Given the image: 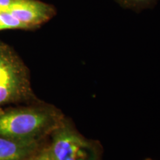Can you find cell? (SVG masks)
Segmentation results:
<instances>
[{"label": "cell", "instance_id": "6", "mask_svg": "<svg viewBox=\"0 0 160 160\" xmlns=\"http://www.w3.org/2000/svg\"><path fill=\"white\" fill-rule=\"evenodd\" d=\"M124 8H128L134 11L137 13L146 8H153L158 0H115Z\"/></svg>", "mask_w": 160, "mask_h": 160}, {"label": "cell", "instance_id": "4", "mask_svg": "<svg viewBox=\"0 0 160 160\" xmlns=\"http://www.w3.org/2000/svg\"><path fill=\"white\" fill-rule=\"evenodd\" d=\"M5 11L17 18L26 29L39 27L51 19L56 13L53 6L39 0H20Z\"/></svg>", "mask_w": 160, "mask_h": 160}, {"label": "cell", "instance_id": "1", "mask_svg": "<svg viewBox=\"0 0 160 160\" xmlns=\"http://www.w3.org/2000/svg\"><path fill=\"white\" fill-rule=\"evenodd\" d=\"M61 112L50 105H35L0 111V137L43 140L62 122Z\"/></svg>", "mask_w": 160, "mask_h": 160}, {"label": "cell", "instance_id": "3", "mask_svg": "<svg viewBox=\"0 0 160 160\" xmlns=\"http://www.w3.org/2000/svg\"><path fill=\"white\" fill-rule=\"evenodd\" d=\"M33 98L25 67L8 48L0 45V105Z\"/></svg>", "mask_w": 160, "mask_h": 160}, {"label": "cell", "instance_id": "5", "mask_svg": "<svg viewBox=\"0 0 160 160\" xmlns=\"http://www.w3.org/2000/svg\"><path fill=\"white\" fill-rule=\"evenodd\" d=\"M45 145L43 140H19L0 137V160H31Z\"/></svg>", "mask_w": 160, "mask_h": 160}, {"label": "cell", "instance_id": "2", "mask_svg": "<svg viewBox=\"0 0 160 160\" xmlns=\"http://www.w3.org/2000/svg\"><path fill=\"white\" fill-rule=\"evenodd\" d=\"M51 136L48 146L56 160H102L100 144L83 137L66 119Z\"/></svg>", "mask_w": 160, "mask_h": 160}, {"label": "cell", "instance_id": "7", "mask_svg": "<svg viewBox=\"0 0 160 160\" xmlns=\"http://www.w3.org/2000/svg\"><path fill=\"white\" fill-rule=\"evenodd\" d=\"M9 29H26V28L9 12L0 11V31Z\"/></svg>", "mask_w": 160, "mask_h": 160}, {"label": "cell", "instance_id": "8", "mask_svg": "<svg viewBox=\"0 0 160 160\" xmlns=\"http://www.w3.org/2000/svg\"><path fill=\"white\" fill-rule=\"evenodd\" d=\"M31 160H56L51 154L48 145H45Z\"/></svg>", "mask_w": 160, "mask_h": 160}, {"label": "cell", "instance_id": "10", "mask_svg": "<svg viewBox=\"0 0 160 160\" xmlns=\"http://www.w3.org/2000/svg\"><path fill=\"white\" fill-rule=\"evenodd\" d=\"M145 160H153V159H146Z\"/></svg>", "mask_w": 160, "mask_h": 160}, {"label": "cell", "instance_id": "9", "mask_svg": "<svg viewBox=\"0 0 160 160\" xmlns=\"http://www.w3.org/2000/svg\"><path fill=\"white\" fill-rule=\"evenodd\" d=\"M20 0H0V11H5L19 2Z\"/></svg>", "mask_w": 160, "mask_h": 160}]
</instances>
